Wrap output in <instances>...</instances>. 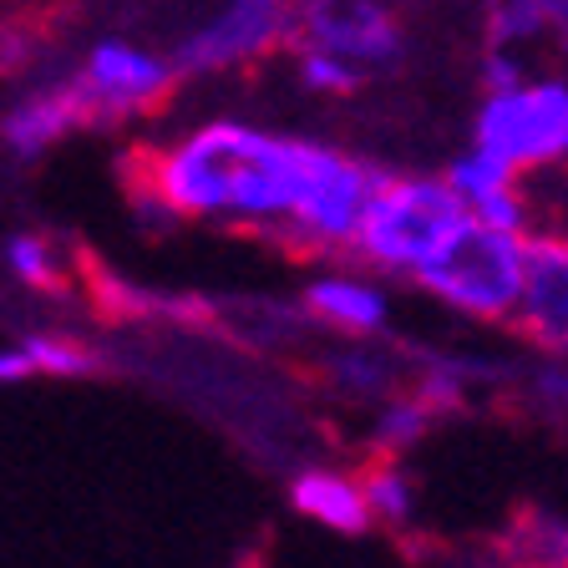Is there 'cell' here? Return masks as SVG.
<instances>
[{
    "label": "cell",
    "mask_w": 568,
    "mask_h": 568,
    "mask_svg": "<svg viewBox=\"0 0 568 568\" xmlns=\"http://www.w3.org/2000/svg\"><path fill=\"white\" fill-rule=\"evenodd\" d=\"M331 142L274 132L244 118H209L163 148L128 158V199H153L168 219L264 234L290 244Z\"/></svg>",
    "instance_id": "6da1fadb"
},
{
    "label": "cell",
    "mask_w": 568,
    "mask_h": 568,
    "mask_svg": "<svg viewBox=\"0 0 568 568\" xmlns=\"http://www.w3.org/2000/svg\"><path fill=\"white\" fill-rule=\"evenodd\" d=\"M462 224H467V209L442 173H390L386 168L345 254L381 280H412L422 264L437 260L442 244Z\"/></svg>",
    "instance_id": "7a4b0ae2"
},
{
    "label": "cell",
    "mask_w": 568,
    "mask_h": 568,
    "mask_svg": "<svg viewBox=\"0 0 568 568\" xmlns=\"http://www.w3.org/2000/svg\"><path fill=\"white\" fill-rule=\"evenodd\" d=\"M518 280H523V234L477 224V219H467L442 244L437 260L412 274V284L426 300H437L442 310L473 320V325H508Z\"/></svg>",
    "instance_id": "3957f363"
},
{
    "label": "cell",
    "mask_w": 568,
    "mask_h": 568,
    "mask_svg": "<svg viewBox=\"0 0 568 568\" xmlns=\"http://www.w3.org/2000/svg\"><path fill=\"white\" fill-rule=\"evenodd\" d=\"M473 148L508 173H548L568 163V77H538L483 92L473 106Z\"/></svg>",
    "instance_id": "277c9868"
},
{
    "label": "cell",
    "mask_w": 568,
    "mask_h": 568,
    "mask_svg": "<svg viewBox=\"0 0 568 568\" xmlns=\"http://www.w3.org/2000/svg\"><path fill=\"white\" fill-rule=\"evenodd\" d=\"M300 31V6L295 0H219V11H209L193 31H183L168 47L178 82L193 77H224V71H244L254 61L290 51Z\"/></svg>",
    "instance_id": "5b68a950"
},
{
    "label": "cell",
    "mask_w": 568,
    "mask_h": 568,
    "mask_svg": "<svg viewBox=\"0 0 568 568\" xmlns=\"http://www.w3.org/2000/svg\"><path fill=\"white\" fill-rule=\"evenodd\" d=\"M77 87H82L87 106H92V128H128L163 112L168 97L178 92V71L168 51H153L128 36H106L71 67Z\"/></svg>",
    "instance_id": "8992f818"
},
{
    "label": "cell",
    "mask_w": 568,
    "mask_h": 568,
    "mask_svg": "<svg viewBox=\"0 0 568 568\" xmlns=\"http://www.w3.org/2000/svg\"><path fill=\"white\" fill-rule=\"evenodd\" d=\"M295 41L341 57L345 67H355L366 82L396 71L406 61V51H412L406 21L390 0H320V6L300 11Z\"/></svg>",
    "instance_id": "52a82bcc"
},
{
    "label": "cell",
    "mask_w": 568,
    "mask_h": 568,
    "mask_svg": "<svg viewBox=\"0 0 568 568\" xmlns=\"http://www.w3.org/2000/svg\"><path fill=\"white\" fill-rule=\"evenodd\" d=\"M508 331H518L532 351L568 355V234L554 229L523 234V280Z\"/></svg>",
    "instance_id": "ba28073f"
},
{
    "label": "cell",
    "mask_w": 568,
    "mask_h": 568,
    "mask_svg": "<svg viewBox=\"0 0 568 568\" xmlns=\"http://www.w3.org/2000/svg\"><path fill=\"white\" fill-rule=\"evenodd\" d=\"M71 132H97L92 128V106H87L77 77L57 71V77H41L16 97L6 112H0V142L11 148L16 158H41L51 153L57 142H67Z\"/></svg>",
    "instance_id": "9c48e42d"
},
{
    "label": "cell",
    "mask_w": 568,
    "mask_h": 568,
    "mask_svg": "<svg viewBox=\"0 0 568 568\" xmlns=\"http://www.w3.org/2000/svg\"><path fill=\"white\" fill-rule=\"evenodd\" d=\"M305 315L315 320V325H325V331L345 335V341H381V335L390 331V290L381 274L371 270H345V264H335V270H320L310 274L305 284Z\"/></svg>",
    "instance_id": "30bf717a"
},
{
    "label": "cell",
    "mask_w": 568,
    "mask_h": 568,
    "mask_svg": "<svg viewBox=\"0 0 568 568\" xmlns=\"http://www.w3.org/2000/svg\"><path fill=\"white\" fill-rule=\"evenodd\" d=\"M442 178H447L452 193L462 199L467 219L493 224V229H508V234H528L532 229V209H528V193H523V178L508 173L497 158H487L483 148L467 142V148L447 163Z\"/></svg>",
    "instance_id": "8fae6325"
},
{
    "label": "cell",
    "mask_w": 568,
    "mask_h": 568,
    "mask_svg": "<svg viewBox=\"0 0 568 568\" xmlns=\"http://www.w3.org/2000/svg\"><path fill=\"white\" fill-rule=\"evenodd\" d=\"M290 508L305 523H315V528L341 532V538L371 532L361 473H345V467H305V473H295L290 477Z\"/></svg>",
    "instance_id": "7c38bea8"
},
{
    "label": "cell",
    "mask_w": 568,
    "mask_h": 568,
    "mask_svg": "<svg viewBox=\"0 0 568 568\" xmlns=\"http://www.w3.org/2000/svg\"><path fill=\"white\" fill-rule=\"evenodd\" d=\"M361 487H366V508H371V528L386 532H406L422 513V493H416V477L402 457H376L361 473Z\"/></svg>",
    "instance_id": "4fadbf2b"
},
{
    "label": "cell",
    "mask_w": 568,
    "mask_h": 568,
    "mask_svg": "<svg viewBox=\"0 0 568 568\" xmlns=\"http://www.w3.org/2000/svg\"><path fill=\"white\" fill-rule=\"evenodd\" d=\"M331 386L341 390L345 402L376 406V402H386L390 390H402V371H396V361L381 355L371 341H351L331 361Z\"/></svg>",
    "instance_id": "5bb4252c"
},
{
    "label": "cell",
    "mask_w": 568,
    "mask_h": 568,
    "mask_svg": "<svg viewBox=\"0 0 568 568\" xmlns=\"http://www.w3.org/2000/svg\"><path fill=\"white\" fill-rule=\"evenodd\" d=\"M371 412H376V422H371V447H376L381 457H406V452L422 447L426 432L437 426V412H432L416 390H390L386 402H376Z\"/></svg>",
    "instance_id": "9a60e30c"
},
{
    "label": "cell",
    "mask_w": 568,
    "mask_h": 568,
    "mask_svg": "<svg viewBox=\"0 0 568 568\" xmlns=\"http://www.w3.org/2000/svg\"><path fill=\"white\" fill-rule=\"evenodd\" d=\"M483 36L487 47H508L528 57V47L554 36V11H548V0H487Z\"/></svg>",
    "instance_id": "2e32d148"
},
{
    "label": "cell",
    "mask_w": 568,
    "mask_h": 568,
    "mask_svg": "<svg viewBox=\"0 0 568 568\" xmlns=\"http://www.w3.org/2000/svg\"><path fill=\"white\" fill-rule=\"evenodd\" d=\"M6 264H11V274L26 284V290H36V295H67V264H61V248L51 244L47 234H11L6 239Z\"/></svg>",
    "instance_id": "e0dca14e"
},
{
    "label": "cell",
    "mask_w": 568,
    "mask_h": 568,
    "mask_svg": "<svg viewBox=\"0 0 568 568\" xmlns=\"http://www.w3.org/2000/svg\"><path fill=\"white\" fill-rule=\"evenodd\" d=\"M513 558L528 568H568V518L528 513V523L513 532Z\"/></svg>",
    "instance_id": "ac0fdd59"
},
{
    "label": "cell",
    "mask_w": 568,
    "mask_h": 568,
    "mask_svg": "<svg viewBox=\"0 0 568 568\" xmlns=\"http://www.w3.org/2000/svg\"><path fill=\"white\" fill-rule=\"evenodd\" d=\"M290 57H295V82L305 87V92L315 97H351L366 87V77L355 67H345L341 57H331V51H320V47H305V41H295L290 47Z\"/></svg>",
    "instance_id": "d6986e66"
},
{
    "label": "cell",
    "mask_w": 568,
    "mask_h": 568,
    "mask_svg": "<svg viewBox=\"0 0 568 568\" xmlns=\"http://www.w3.org/2000/svg\"><path fill=\"white\" fill-rule=\"evenodd\" d=\"M21 351L31 355L36 376H71L82 381L97 371V351L82 341H71V335H26Z\"/></svg>",
    "instance_id": "ffe728a7"
},
{
    "label": "cell",
    "mask_w": 568,
    "mask_h": 568,
    "mask_svg": "<svg viewBox=\"0 0 568 568\" xmlns=\"http://www.w3.org/2000/svg\"><path fill=\"white\" fill-rule=\"evenodd\" d=\"M36 366L31 355L21 351V345H0V386H11V381H31Z\"/></svg>",
    "instance_id": "44dd1931"
},
{
    "label": "cell",
    "mask_w": 568,
    "mask_h": 568,
    "mask_svg": "<svg viewBox=\"0 0 568 568\" xmlns=\"http://www.w3.org/2000/svg\"><path fill=\"white\" fill-rule=\"evenodd\" d=\"M548 11H554V36L548 41H558V51L568 57V0H548Z\"/></svg>",
    "instance_id": "7402d4cb"
},
{
    "label": "cell",
    "mask_w": 568,
    "mask_h": 568,
    "mask_svg": "<svg viewBox=\"0 0 568 568\" xmlns=\"http://www.w3.org/2000/svg\"><path fill=\"white\" fill-rule=\"evenodd\" d=\"M295 6H300V11H310V6H320V0H295Z\"/></svg>",
    "instance_id": "603a6c76"
},
{
    "label": "cell",
    "mask_w": 568,
    "mask_h": 568,
    "mask_svg": "<svg viewBox=\"0 0 568 568\" xmlns=\"http://www.w3.org/2000/svg\"><path fill=\"white\" fill-rule=\"evenodd\" d=\"M503 568H528V564H518V558H513V564H503Z\"/></svg>",
    "instance_id": "cb8c5ba5"
}]
</instances>
